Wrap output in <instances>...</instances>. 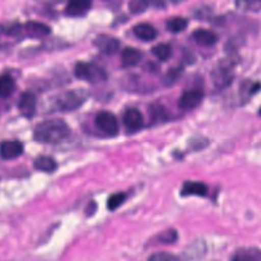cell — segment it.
I'll return each instance as SVG.
<instances>
[{
	"label": "cell",
	"mask_w": 261,
	"mask_h": 261,
	"mask_svg": "<svg viewBox=\"0 0 261 261\" xmlns=\"http://www.w3.org/2000/svg\"><path fill=\"white\" fill-rule=\"evenodd\" d=\"M15 89V82L9 74L0 75V97L6 98L10 96Z\"/></svg>",
	"instance_id": "obj_19"
},
{
	"label": "cell",
	"mask_w": 261,
	"mask_h": 261,
	"mask_svg": "<svg viewBox=\"0 0 261 261\" xmlns=\"http://www.w3.org/2000/svg\"><path fill=\"white\" fill-rule=\"evenodd\" d=\"M187 25H188V20H187V18H185L182 16L171 17L166 22L167 29L172 33H179V32L186 30Z\"/></svg>",
	"instance_id": "obj_20"
},
{
	"label": "cell",
	"mask_w": 261,
	"mask_h": 261,
	"mask_svg": "<svg viewBox=\"0 0 261 261\" xmlns=\"http://www.w3.org/2000/svg\"><path fill=\"white\" fill-rule=\"evenodd\" d=\"M142 59V52L134 47H126L121 52V62L124 66H134Z\"/></svg>",
	"instance_id": "obj_15"
},
{
	"label": "cell",
	"mask_w": 261,
	"mask_h": 261,
	"mask_svg": "<svg viewBox=\"0 0 261 261\" xmlns=\"http://www.w3.org/2000/svg\"><path fill=\"white\" fill-rule=\"evenodd\" d=\"M204 93L201 89L186 90L179 97L178 105L181 109L191 110L196 108L203 100Z\"/></svg>",
	"instance_id": "obj_5"
},
{
	"label": "cell",
	"mask_w": 261,
	"mask_h": 261,
	"mask_svg": "<svg viewBox=\"0 0 261 261\" xmlns=\"http://www.w3.org/2000/svg\"><path fill=\"white\" fill-rule=\"evenodd\" d=\"M123 122L129 130H139L143 126L142 113L136 108H128L123 114Z\"/></svg>",
	"instance_id": "obj_8"
},
{
	"label": "cell",
	"mask_w": 261,
	"mask_h": 261,
	"mask_svg": "<svg viewBox=\"0 0 261 261\" xmlns=\"http://www.w3.org/2000/svg\"><path fill=\"white\" fill-rule=\"evenodd\" d=\"M74 75L89 83H99L106 80V71L99 65L91 62L80 61L74 66Z\"/></svg>",
	"instance_id": "obj_2"
},
{
	"label": "cell",
	"mask_w": 261,
	"mask_h": 261,
	"mask_svg": "<svg viewBox=\"0 0 261 261\" xmlns=\"http://www.w3.org/2000/svg\"><path fill=\"white\" fill-rule=\"evenodd\" d=\"M126 199V195L122 192L112 194L107 200V208L111 211L118 208Z\"/></svg>",
	"instance_id": "obj_23"
},
{
	"label": "cell",
	"mask_w": 261,
	"mask_h": 261,
	"mask_svg": "<svg viewBox=\"0 0 261 261\" xmlns=\"http://www.w3.org/2000/svg\"><path fill=\"white\" fill-rule=\"evenodd\" d=\"M176 240H177V231L173 228L165 229L156 237V242L164 245L173 244Z\"/></svg>",
	"instance_id": "obj_21"
},
{
	"label": "cell",
	"mask_w": 261,
	"mask_h": 261,
	"mask_svg": "<svg viewBox=\"0 0 261 261\" xmlns=\"http://www.w3.org/2000/svg\"><path fill=\"white\" fill-rule=\"evenodd\" d=\"M70 134L68 125L61 119L54 118L40 122L34 130V138L41 143H58Z\"/></svg>",
	"instance_id": "obj_1"
},
{
	"label": "cell",
	"mask_w": 261,
	"mask_h": 261,
	"mask_svg": "<svg viewBox=\"0 0 261 261\" xmlns=\"http://www.w3.org/2000/svg\"><path fill=\"white\" fill-rule=\"evenodd\" d=\"M24 30L28 36L33 38H39L46 36L50 33V28L42 22L38 21H29L24 24Z\"/></svg>",
	"instance_id": "obj_16"
},
{
	"label": "cell",
	"mask_w": 261,
	"mask_h": 261,
	"mask_svg": "<svg viewBox=\"0 0 261 261\" xmlns=\"http://www.w3.org/2000/svg\"><path fill=\"white\" fill-rule=\"evenodd\" d=\"M86 97L87 95L84 91L71 90L60 94L56 99V103L61 110H72L80 107L87 99Z\"/></svg>",
	"instance_id": "obj_3"
},
{
	"label": "cell",
	"mask_w": 261,
	"mask_h": 261,
	"mask_svg": "<svg viewBox=\"0 0 261 261\" xmlns=\"http://www.w3.org/2000/svg\"><path fill=\"white\" fill-rule=\"evenodd\" d=\"M148 261H178L177 257L167 252H157L152 254Z\"/></svg>",
	"instance_id": "obj_24"
},
{
	"label": "cell",
	"mask_w": 261,
	"mask_h": 261,
	"mask_svg": "<svg viewBox=\"0 0 261 261\" xmlns=\"http://www.w3.org/2000/svg\"><path fill=\"white\" fill-rule=\"evenodd\" d=\"M236 4L239 8L247 11H258L261 9V1H239Z\"/></svg>",
	"instance_id": "obj_25"
},
{
	"label": "cell",
	"mask_w": 261,
	"mask_h": 261,
	"mask_svg": "<svg viewBox=\"0 0 261 261\" xmlns=\"http://www.w3.org/2000/svg\"><path fill=\"white\" fill-rule=\"evenodd\" d=\"M259 114H260V115H261V108H260V109H259Z\"/></svg>",
	"instance_id": "obj_27"
},
{
	"label": "cell",
	"mask_w": 261,
	"mask_h": 261,
	"mask_svg": "<svg viewBox=\"0 0 261 261\" xmlns=\"http://www.w3.org/2000/svg\"><path fill=\"white\" fill-rule=\"evenodd\" d=\"M193 38L198 44L203 46H212L218 40V36L214 32L207 29L195 30L193 32Z\"/></svg>",
	"instance_id": "obj_11"
},
{
	"label": "cell",
	"mask_w": 261,
	"mask_h": 261,
	"mask_svg": "<svg viewBox=\"0 0 261 261\" xmlns=\"http://www.w3.org/2000/svg\"><path fill=\"white\" fill-rule=\"evenodd\" d=\"M208 193V187L206 184L202 181H193L188 180L182 185L180 194L182 196H190V195H197L204 197Z\"/></svg>",
	"instance_id": "obj_10"
},
{
	"label": "cell",
	"mask_w": 261,
	"mask_h": 261,
	"mask_svg": "<svg viewBox=\"0 0 261 261\" xmlns=\"http://www.w3.org/2000/svg\"><path fill=\"white\" fill-rule=\"evenodd\" d=\"M146 7H147V3L144 1H132L129 3V9L132 12H135V13L144 11Z\"/></svg>",
	"instance_id": "obj_26"
},
{
	"label": "cell",
	"mask_w": 261,
	"mask_h": 261,
	"mask_svg": "<svg viewBox=\"0 0 261 261\" xmlns=\"http://www.w3.org/2000/svg\"><path fill=\"white\" fill-rule=\"evenodd\" d=\"M95 123L99 129L107 134L108 136H116L118 134V122L113 113L110 111H100L95 117Z\"/></svg>",
	"instance_id": "obj_4"
},
{
	"label": "cell",
	"mask_w": 261,
	"mask_h": 261,
	"mask_svg": "<svg viewBox=\"0 0 261 261\" xmlns=\"http://www.w3.org/2000/svg\"><path fill=\"white\" fill-rule=\"evenodd\" d=\"M230 261H261V251L257 248H241L232 254Z\"/></svg>",
	"instance_id": "obj_9"
},
{
	"label": "cell",
	"mask_w": 261,
	"mask_h": 261,
	"mask_svg": "<svg viewBox=\"0 0 261 261\" xmlns=\"http://www.w3.org/2000/svg\"><path fill=\"white\" fill-rule=\"evenodd\" d=\"M36 97L31 92H23L18 100L17 107L20 113L25 117H33L36 112Z\"/></svg>",
	"instance_id": "obj_6"
},
{
	"label": "cell",
	"mask_w": 261,
	"mask_h": 261,
	"mask_svg": "<svg viewBox=\"0 0 261 261\" xmlns=\"http://www.w3.org/2000/svg\"><path fill=\"white\" fill-rule=\"evenodd\" d=\"M91 7L90 1H84V0H74L67 3L65 6V13L67 15L71 16H77L85 14Z\"/></svg>",
	"instance_id": "obj_14"
},
{
	"label": "cell",
	"mask_w": 261,
	"mask_h": 261,
	"mask_svg": "<svg viewBox=\"0 0 261 261\" xmlns=\"http://www.w3.org/2000/svg\"><path fill=\"white\" fill-rule=\"evenodd\" d=\"M230 76H231V66L227 63L219 65L213 74L215 84L220 87L229 83Z\"/></svg>",
	"instance_id": "obj_17"
},
{
	"label": "cell",
	"mask_w": 261,
	"mask_h": 261,
	"mask_svg": "<svg viewBox=\"0 0 261 261\" xmlns=\"http://www.w3.org/2000/svg\"><path fill=\"white\" fill-rule=\"evenodd\" d=\"M152 53L159 59L162 61L167 60L170 55H171V48L168 44L165 43H160L157 44L156 46H154L152 48Z\"/></svg>",
	"instance_id": "obj_22"
},
{
	"label": "cell",
	"mask_w": 261,
	"mask_h": 261,
	"mask_svg": "<svg viewBox=\"0 0 261 261\" xmlns=\"http://www.w3.org/2000/svg\"><path fill=\"white\" fill-rule=\"evenodd\" d=\"M134 34L140 40L152 41L156 38L157 31L152 24L146 23V22H141V23H138L134 28Z\"/></svg>",
	"instance_id": "obj_13"
},
{
	"label": "cell",
	"mask_w": 261,
	"mask_h": 261,
	"mask_svg": "<svg viewBox=\"0 0 261 261\" xmlns=\"http://www.w3.org/2000/svg\"><path fill=\"white\" fill-rule=\"evenodd\" d=\"M34 167L40 171L52 172L57 168V163L49 156H39L34 161Z\"/></svg>",
	"instance_id": "obj_18"
},
{
	"label": "cell",
	"mask_w": 261,
	"mask_h": 261,
	"mask_svg": "<svg viewBox=\"0 0 261 261\" xmlns=\"http://www.w3.org/2000/svg\"><path fill=\"white\" fill-rule=\"evenodd\" d=\"M23 152V146L18 141H3L0 143V157L3 159H14Z\"/></svg>",
	"instance_id": "obj_7"
},
{
	"label": "cell",
	"mask_w": 261,
	"mask_h": 261,
	"mask_svg": "<svg viewBox=\"0 0 261 261\" xmlns=\"http://www.w3.org/2000/svg\"><path fill=\"white\" fill-rule=\"evenodd\" d=\"M95 44L99 47V49L106 53L111 54L117 51L119 48V40L110 36H100L95 40Z\"/></svg>",
	"instance_id": "obj_12"
}]
</instances>
